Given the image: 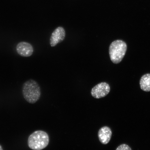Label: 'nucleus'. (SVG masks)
Masks as SVG:
<instances>
[{"label":"nucleus","instance_id":"f257e3e1","mask_svg":"<svg viewBox=\"0 0 150 150\" xmlns=\"http://www.w3.org/2000/svg\"><path fill=\"white\" fill-rule=\"evenodd\" d=\"M22 94L24 99L30 104L36 103L40 99L41 92L40 86L35 80L30 79L22 86Z\"/></svg>","mask_w":150,"mask_h":150},{"label":"nucleus","instance_id":"f03ea898","mask_svg":"<svg viewBox=\"0 0 150 150\" xmlns=\"http://www.w3.org/2000/svg\"><path fill=\"white\" fill-rule=\"evenodd\" d=\"M49 142V137L46 132L37 130L30 135L28 138V144L31 149L42 150L47 146Z\"/></svg>","mask_w":150,"mask_h":150},{"label":"nucleus","instance_id":"7ed1b4c3","mask_svg":"<svg viewBox=\"0 0 150 150\" xmlns=\"http://www.w3.org/2000/svg\"><path fill=\"white\" fill-rule=\"evenodd\" d=\"M127 48L126 43L122 40H117L112 42L109 48L110 58L112 62L116 64L120 62L124 57Z\"/></svg>","mask_w":150,"mask_h":150},{"label":"nucleus","instance_id":"20e7f679","mask_svg":"<svg viewBox=\"0 0 150 150\" xmlns=\"http://www.w3.org/2000/svg\"><path fill=\"white\" fill-rule=\"evenodd\" d=\"M110 91L109 85L106 82H103L94 86L92 89L91 93L94 98L99 99L106 96Z\"/></svg>","mask_w":150,"mask_h":150},{"label":"nucleus","instance_id":"39448f33","mask_svg":"<svg viewBox=\"0 0 150 150\" xmlns=\"http://www.w3.org/2000/svg\"><path fill=\"white\" fill-rule=\"evenodd\" d=\"M66 35L65 30L63 27H58L54 30L52 34L50 39V44L51 46H55L57 44L64 40Z\"/></svg>","mask_w":150,"mask_h":150},{"label":"nucleus","instance_id":"423d86ee","mask_svg":"<svg viewBox=\"0 0 150 150\" xmlns=\"http://www.w3.org/2000/svg\"><path fill=\"white\" fill-rule=\"evenodd\" d=\"M16 50L18 55L23 57H29L33 55V47L29 43L25 42H19L16 46Z\"/></svg>","mask_w":150,"mask_h":150},{"label":"nucleus","instance_id":"0eeeda50","mask_svg":"<svg viewBox=\"0 0 150 150\" xmlns=\"http://www.w3.org/2000/svg\"><path fill=\"white\" fill-rule=\"evenodd\" d=\"M112 132L109 127H103L99 129L98 135L99 141L101 143L106 145L111 139Z\"/></svg>","mask_w":150,"mask_h":150},{"label":"nucleus","instance_id":"6e6552de","mask_svg":"<svg viewBox=\"0 0 150 150\" xmlns=\"http://www.w3.org/2000/svg\"><path fill=\"white\" fill-rule=\"evenodd\" d=\"M141 89L146 92L150 91V74L143 75L140 81Z\"/></svg>","mask_w":150,"mask_h":150},{"label":"nucleus","instance_id":"1a4fd4ad","mask_svg":"<svg viewBox=\"0 0 150 150\" xmlns=\"http://www.w3.org/2000/svg\"><path fill=\"white\" fill-rule=\"evenodd\" d=\"M116 150H132L130 147L126 144H123L120 145Z\"/></svg>","mask_w":150,"mask_h":150},{"label":"nucleus","instance_id":"9d476101","mask_svg":"<svg viewBox=\"0 0 150 150\" xmlns=\"http://www.w3.org/2000/svg\"><path fill=\"white\" fill-rule=\"evenodd\" d=\"M0 150H3L2 147V146L1 145H0Z\"/></svg>","mask_w":150,"mask_h":150}]
</instances>
